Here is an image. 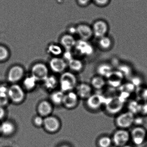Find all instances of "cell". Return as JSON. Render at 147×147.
<instances>
[{
    "instance_id": "22",
    "label": "cell",
    "mask_w": 147,
    "mask_h": 147,
    "mask_svg": "<svg viewBox=\"0 0 147 147\" xmlns=\"http://www.w3.org/2000/svg\"><path fill=\"white\" fill-rule=\"evenodd\" d=\"M47 51L54 57H58L63 55L64 50L60 44L51 43L48 46Z\"/></svg>"
},
{
    "instance_id": "1",
    "label": "cell",
    "mask_w": 147,
    "mask_h": 147,
    "mask_svg": "<svg viewBox=\"0 0 147 147\" xmlns=\"http://www.w3.org/2000/svg\"><path fill=\"white\" fill-rule=\"evenodd\" d=\"M125 102L119 96L106 98L104 109L108 115L116 116L122 112L125 106Z\"/></svg>"
},
{
    "instance_id": "36",
    "label": "cell",
    "mask_w": 147,
    "mask_h": 147,
    "mask_svg": "<svg viewBox=\"0 0 147 147\" xmlns=\"http://www.w3.org/2000/svg\"><path fill=\"white\" fill-rule=\"evenodd\" d=\"M67 33L74 36V35H76V26H71L69 27L68 28Z\"/></svg>"
},
{
    "instance_id": "25",
    "label": "cell",
    "mask_w": 147,
    "mask_h": 147,
    "mask_svg": "<svg viewBox=\"0 0 147 147\" xmlns=\"http://www.w3.org/2000/svg\"><path fill=\"white\" fill-rule=\"evenodd\" d=\"M15 126L14 125L9 121H6L0 125V132L4 135L9 136L14 132Z\"/></svg>"
},
{
    "instance_id": "3",
    "label": "cell",
    "mask_w": 147,
    "mask_h": 147,
    "mask_svg": "<svg viewBox=\"0 0 147 147\" xmlns=\"http://www.w3.org/2000/svg\"><path fill=\"white\" fill-rule=\"evenodd\" d=\"M130 141L136 146H141L147 141V130L143 125L134 126L130 131Z\"/></svg>"
},
{
    "instance_id": "33",
    "label": "cell",
    "mask_w": 147,
    "mask_h": 147,
    "mask_svg": "<svg viewBox=\"0 0 147 147\" xmlns=\"http://www.w3.org/2000/svg\"><path fill=\"white\" fill-rule=\"evenodd\" d=\"M44 119L41 116H38L34 118L33 122L34 124L37 126H41L43 125Z\"/></svg>"
},
{
    "instance_id": "20",
    "label": "cell",
    "mask_w": 147,
    "mask_h": 147,
    "mask_svg": "<svg viewBox=\"0 0 147 147\" xmlns=\"http://www.w3.org/2000/svg\"><path fill=\"white\" fill-rule=\"evenodd\" d=\"M96 70L97 75L106 79L114 70L111 64L107 63H102L98 66Z\"/></svg>"
},
{
    "instance_id": "11",
    "label": "cell",
    "mask_w": 147,
    "mask_h": 147,
    "mask_svg": "<svg viewBox=\"0 0 147 147\" xmlns=\"http://www.w3.org/2000/svg\"><path fill=\"white\" fill-rule=\"evenodd\" d=\"M76 35L79 39L88 41L93 35L92 27L85 24H80L76 26Z\"/></svg>"
},
{
    "instance_id": "39",
    "label": "cell",
    "mask_w": 147,
    "mask_h": 147,
    "mask_svg": "<svg viewBox=\"0 0 147 147\" xmlns=\"http://www.w3.org/2000/svg\"><path fill=\"white\" fill-rule=\"evenodd\" d=\"M5 115V111L2 107L0 106V119H2Z\"/></svg>"
},
{
    "instance_id": "19",
    "label": "cell",
    "mask_w": 147,
    "mask_h": 147,
    "mask_svg": "<svg viewBox=\"0 0 147 147\" xmlns=\"http://www.w3.org/2000/svg\"><path fill=\"white\" fill-rule=\"evenodd\" d=\"M90 85L93 89L100 91L104 89L107 85L106 79L102 76L96 75L91 79Z\"/></svg>"
},
{
    "instance_id": "30",
    "label": "cell",
    "mask_w": 147,
    "mask_h": 147,
    "mask_svg": "<svg viewBox=\"0 0 147 147\" xmlns=\"http://www.w3.org/2000/svg\"><path fill=\"white\" fill-rule=\"evenodd\" d=\"M10 51L7 48L0 45V61H4L9 58Z\"/></svg>"
},
{
    "instance_id": "8",
    "label": "cell",
    "mask_w": 147,
    "mask_h": 147,
    "mask_svg": "<svg viewBox=\"0 0 147 147\" xmlns=\"http://www.w3.org/2000/svg\"><path fill=\"white\" fill-rule=\"evenodd\" d=\"M74 49L79 55L84 56H89L94 52L93 47L88 41L80 39L77 40Z\"/></svg>"
},
{
    "instance_id": "29",
    "label": "cell",
    "mask_w": 147,
    "mask_h": 147,
    "mask_svg": "<svg viewBox=\"0 0 147 147\" xmlns=\"http://www.w3.org/2000/svg\"><path fill=\"white\" fill-rule=\"evenodd\" d=\"M99 45L102 49H109L112 45L111 40L108 37L104 36L99 38Z\"/></svg>"
},
{
    "instance_id": "41",
    "label": "cell",
    "mask_w": 147,
    "mask_h": 147,
    "mask_svg": "<svg viewBox=\"0 0 147 147\" xmlns=\"http://www.w3.org/2000/svg\"><path fill=\"white\" fill-rule=\"evenodd\" d=\"M122 147H133L132 146H131V145H129V144H126V145H125V146H123Z\"/></svg>"
},
{
    "instance_id": "16",
    "label": "cell",
    "mask_w": 147,
    "mask_h": 147,
    "mask_svg": "<svg viewBox=\"0 0 147 147\" xmlns=\"http://www.w3.org/2000/svg\"><path fill=\"white\" fill-rule=\"evenodd\" d=\"M92 28L93 35L99 38L105 36L108 30L107 24L102 20L95 22Z\"/></svg>"
},
{
    "instance_id": "2",
    "label": "cell",
    "mask_w": 147,
    "mask_h": 147,
    "mask_svg": "<svg viewBox=\"0 0 147 147\" xmlns=\"http://www.w3.org/2000/svg\"><path fill=\"white\" fill-rule=\"evenodd\" d=\"M135 115L129 111L121 112L115 116L114 123L118 129H129L134 125Z\"/></svg>"
},
{
    "instance_id": "10",
    "label": "cell",
    "mask_w": 147,
    "mask_h": 147,
    "mask_svg": "<svg viewBox=\"0 0 147 147\" xmlns=\"http://www.w3.org/2000/svg\"><path fill=\"white\" fill-rule=\"evenodd\" d=\"M124 76L118 70H114L106 79L107 85L114 88H119L123 85Z\"/></svg>"
},
{
    "instance_id": "32",
    "label": "cell",
    "mask_w": 147,
    "mask_h": 147,
    "mask_svg": "<svg viewBox=\"0 0 147 147\" xmlns=\"http://www.w3.org/2000/svg\"><path fill=\"white\" fill-rule=\"evenodd\" d=\"M62 55L63 58L67 63L74 57L72 51H64Z\"/></svg>"
},
{
    "instance_id": "27",
    "label": "cell",
    "mask_w": 147,
    "mask_h": 147,
    "mask_svg": "<svg viewBox=\"0 0 147 147\" xmlns=\"http://www.w3.org/2000/svg\"><path fill=\"white\" fill-rule=\"evenodd\" d=\"M64 92L61 91H56L51 94V99L55 105H61L63 103V98H64Z\"/></svg>"
},
{
    "instance_id": "9",
    "label": "cell",
    "mask_w": 147,
    "mask_h": 147,
    "mask_svg": "<svg viewBox=\"0 0 147 147\" xmlns=\"http://www.w3.org/2000/svg\"><path fill=\"white\" fill-rule=\"evenodd\" d=\"M31 73L37 81H44L49 76V69L44 63H37L32 67Z\"/></svg>"
},
{
    "instance_id": "5",
    "label": "cell",
    "mask_w": 147,
    "mask_h": 147,
    "mask_svg": "<svg viewBox=\"0 0 147 147\" xmlns=\"http://www.w3.org/2000/svg\"><path fill=\"white\" fill-rule=\"evenodd\" d=\"M106 98L99 93H93L86 100L88 108L93 111H98L104 107Z\"/></svg>"
},
{
    "instance_id": "17",
    "label": "cell",
    "mask_w": 147,
    "mask_h": 147,
    "mask_svg": "<svg viewBox=\"0 0 147 147\" xmlns=\"http://www.w3.org/2000/svg\"><path fill=\"white\" fill-rule=\"evenodd\" d=\"M78 97L76 93L70 91L65 94L62 104L69 109L74 108L77 105L78 102Z\"/></svg>"
},
{
    "instance_id": "28",
    "label": "cell",
    "mask_w": 147,
    "mask_h": 147,
    "mask_svg": "<svg viewBox=\"0 0 147 147\" xmlns=\"http://www.w3.org/2000/svg\"><path fill=\"white\" fill-rule=\"evenodd\" d=\"M37 80L32 75L28 76L24 80V86L28 90L33 89L36 85Z\"/></svg>"
},
{
    "instance_id": "15",
    "label": "cell",
    "mask_w": 147,
    "mask_h": 147,
    "mask_svg": "<svg viewBox=\"0 0 147 147\" xmlns=\"http://www.w3.org/2000/svg\"><path fill=\"white\" fill-rule=\"evenodd\" d=\"M43 125L47 131L55 132L60 128V123L55 117L49 116L44 118Z\"/></svg>"
},
{
    "instance_id": "13",
    "label": "cell",
    "mask_w": 147,
    "mask_h": 147,
    "mask_svg": "<svg viewBox=\"0 0 147 147\" xmlns=\"http://www.w3.org/2000/svg\"><path fill=\"white\" fill-rule=\"evenodd\" d=\"M50 67L55 73H61L65 70L67 66V62L60 57H53L49 61Z\"/></svg>"
},
{
    "instance_id": "24",
    "label": "cell",
    "mask_w": 147,
    "mask_h": 147,
    "mask_svg": "<svg viewBox=\"0 0 147 147\" xmlns=\"http://www.w3.org/2000/svg\"><path fill=\"white\" fill-rule=\"evenodd\" d=\"M67 66L73 71L79 72L81 71L83 68V63L80 60L77 58H74L69 61Z\"/></svg>"
},
{
    "instance_id": "26",
    "label": "cell",
    "mask_w": 147,
    "mask_h": 147,
    "mask_svg": "<svg viewBox=\"0 0 147 147\" xmlns=\"http://www.w3.org/2000/svg\"><path fill=\"white\" fill-rule=\"evenodd\" d=\"M43 82L45 86L49 90L55 89L57 86V80L54 76H48Z\"/></svg>"
},
{
    "instance_id": "7",
    "label": "cell",
    "mask_w": 147,
    "mask_h": 147,
    "mask_svg": "<svg viewBox=\"0 0 147 147\" xmlns=\"http://www.w3.org/2000/svg\"><path fill=\"white\" fill-rule=\"evenodd\" d=\"M8 98L13 102L17 104L23 101L25 98V93L23 88L18 84H14L8 89Z\"/></svg>"
},
{
    "instance_id": "21",
    "label": "cell",
    "mask_w": 147,
    "mask_h": 147,
    "mask_svg": "<svg viewBox=\"0 0 147 147\" xmlns=\"http://www.w3.org/2000/svg\"><path fill=\"white\" fill-rule=\"evenodd\" d=\"M52 111L51 104L46 100L42 101L38 106V111L42 117H48L51 113Z\"/></svg>"
},
{
    "instance_id": "14",
    "label": "cell",
    "mask_w": 147,
    "mask_h": 147,
    "mask_svg": "<svg viewBox=\"0 0 147 147\" xmlns=\"http://www.w3.org/2000/svg\"><path fill=\"white\" fill-rule=\"evenodd\" d=\"M24 69L19 65L13 66L8 72L7 78L9 82L16 83L20 80L24 75Z\"/></svg>"
},
{
    "instance_id": "6",
    "label": "cell",
    "mask_w": 147,
    "mask_h": 147,
    "mask_svg": "<svg viewBox=\"0 0 147 147\" xmlns=\"http://www.w3.org/2000/svg\"><path fill=\"white\" fill-rule=\"evenodd\" d=\"M76 77L70 72H64L60 77V87L61 90L63 92L72 91L76 86Z\"/></svg>"
},
{
    "instance_id": "42",
    "label": "cell",
    "mask_w": 147,
    "mask_h": 147,
    "mask_svg": "<svg viewBox=\"0 0 147 147\" xmlns=\"http://www.w3.org/2000/svg\"></svg>"
},
{
    "instance_id": "12",
    "label": "cell",
    "mask_w": 147,
    "mask_h": 147,
    "mask_svg": "<svg viewBox=\"0 0 147 147\" xmlns=\"http://www.w3.org/2000/svg\"><path fill=\"white\" fill-rule=\"evenodd\" d=\"M76 41L74 36L67 33L61 37L59 44L64 51H72L74 49Z\"/></svg>"
},
{
    "instance_id": "40",
    "label": "cell",
    "mask_w": 147,
    "mask_h": 147,
    "mask_svg": "<svg viewBox=\"0 0 147 147\" xmlns=\"http://www.w3.org/2000/svg\"><path fill=\"white\" fill-rule=\"evenodd\" d=\"M59 147H70V146H69L67 144H63V145H61Z\"/></svg>"
},
{
    "instance_id": "4",
    "label": "cell",
    "mask_w": 147,
    "mask_h": 147,
    "mask_svg": "<svg viewBox=\"0 0 147 147\" xmlns=\"http://www.w3.org/2000/svg\"><path fill=\"white\" fill-rule=\"evenodd\" d=\"M111 136L113 144L117 147H123L128 144L130 141V134L129 129L117 128Z\"/></svg>"
},
{
    "instance_id": "23",
    "label": "cell",
    "mask_w": 147,
    "mask_h": 147,
    "mask_svg": "<svg viewBox=\"0 0 147 147\" xmlns=\"http://www.w3.org/2000/svg\"><path fill=\"white\" fill-rule=\"evenodd\" d=\"M97 144L98 147H111L113 144L111 136L107 135L100 136L97 139Z\"/></svg>"
},
{
    "instance_id": "18",
    "label": "cell",
    "mask_w": 147,
    "mask_h": 147,
    "mask_svg": "<svg viewBox=\"0 0 147 147\" xmlns=\"http://www.w3.org/2000/svg\"><path fill=\"white\" fill-rule=\"evenodd\" d=\"M93 89L91 85L86 83H82L77 86L76 94L78 97L86 100L93 93Z\"/></svg>"
},
{
    "instance_id": "35",
    "label": "cell",
    "mask_w": 147,
    "mask_h": 147,
    "mask_svg": "<svg viewBox=\"0 0 147 147\" xmlns=\"http://www.w3.org/2000/svg\"><path fill=\"white\" fill-rule=\"evenodd\" d=\"M92 1V0H76L78 5L81 7L88 5Z\"/></svg>"
},
{
    "instance_id": "34",
    "label": "cell",
    "mask_w": 147,
    "mask_h": 147,
    "mask_svg": "<svg viewBox=\"0 0 147 147\" xmlns=\"http://www.w3.org/2000/svg\"><path fill=\"white\" fill-rule=\"evenodd\" d=\"M9 99L8 95L0 96V106L7 105L8 103Z\"/></svg>"
},
{
    "instance_id": "31",
    "label": "cell",
    "mask_w": 147,
    "mask_h": 147,
    "mask_svg": "<svg viewBox=\"0 0 147 147\" xmlns=\"http://www.w3.org/2000/svg\"><path fill=\"white\" fill-rule=\"evenodd\" d=\"M138 114L142 117L147 116V101H142L141 103H139Z\"/></svg>"
},
{
    "instance_id": "38",
    "label": "cell",
    "mask_w": 147,
    "mask_h": 147,
    "mask_svg": "<svg viewBox=\"0 0 147 147\" xmlns=\"http://www.w3.org/2000/svg\"><path fill=\"white\" fill-rule=\"evenodd\" d=\"M95 3L99 5H105L108 3L109 0H92Z\"/></svg>"
},
{
    "instance_id": "37",
    "label": "cell",
    "mask_w": 147,
    "mask_h": 147,
    "mask_svg": "<svg viewBox=\"0 0 147 147\" xmlns=\"http://www.w3.org/2000/svg\"><path fill=\"white\" fill-rule=\"evenodd\" d=\"M8 89V88L5 86H0V96L8 95H7Z\"/></svg>"
}]
</instances>
